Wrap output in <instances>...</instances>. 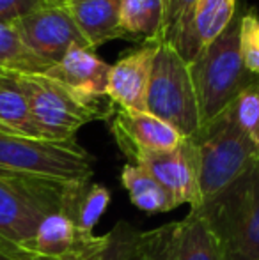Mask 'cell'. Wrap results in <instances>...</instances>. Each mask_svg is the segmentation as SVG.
I'll return each mask as SVG.
<instances>
[{"mask_svg": "<svg viewBox=\"0 0 259 260\" xmlns=\"http://www.w3.org/2000/svg\"><path fill=\"white\" fill-rule=\"evenodd\" d=\"M240 18L242 14L236 13L225 30L204 46L188 64L199 103L200 126L224 113L247 87L259 80L243 66L240 52Z\"/></svg>", "mask_w": 259, "mask_h": 260, "instance_id": "1", "label": "cell"}, {"mask_svg": "<svg viewBox=\"0 0 259 260\" xmlns=\"http://www.w3.org/2000/svg\"><path fill=\"white\" fill-rule=\"evenodd\" d=\"M225 260H259V161L199 207Z\"/></svg>", "mask_w": 259, "mask_h": 260, "instance_id": "2", "label": "cell"}, {"mask_svg": "<svg viewBox=\"0 0 259 260\" xmlns=\"http://www.w3.org/2000/svg\"><path fill=\"white\" fill-rule=\"evenodd\" d=\"M190 140L199 161L200 204L218 195L259 161L257 147L240 129L231 106L217 119L200 126Z\"/></svg>", "mask_w": 259, "mask_h": 260, "instance_id": "3", "label": "cell"}, {"mask_svg": "<svg viewBox=\"0 0 259 260\" xmlns=\"http://www.w3.org/2000/svg\"><path fill=\"white\" fill-rule=\"evenodd\" d=\"M14 75L45 140H73L85 124L110 119L116 113V106L108 98L87 100L76 96L46 75Z\"/></svg>", "mask_w": 259, "mask_h": 260, "instance_id": "4", "label": "cell"}, {"mask_svg": "<svg viewBox=\"0 0 259 260\" xmlns=\"http://www.w3.org/2000/svg\"><path fill=\"white\" fill-rule=\"evenodd\" d=\"M69 184V181L0 170V241L25 250L43 219L63 211Z\"/></svg>", "mask_w": 259, "mask_h": 260, "instance_id": "5", "label": "cell"}, {"mask_svg": "<svg viewBox=\"0 0 259 260\" xmlns=\"http://www.w3.org/2000/svg\"><path fill=\"white\" fill-rule=\"evenodd\" d=\"M0 170L59 181H89L94 157L76 142L43 140L0 129Z\"/></svg>", "mask_w": 259, "mask_h": 260, "instance_id": "6", "label": "cell"}, {"mask_svg": "<svg viewBox=\"0 0 259 260\" xmlns=\"http://www.w3.org/2000/svg\"><path fill=\"white\" fill-rule=\"evenodd\" d=\"M146 112L170 124L183 138L200 129V113L188 62L180 57L172 45L158 43L148 92Z\"/></svg>", "mask_w": 259, "mask_h": 260, "instance_id": "7", "label": "cell"}, {"mask_svg": "<svg viewBox=\"0 0 259 260\" xmlns=\"http://www.w3.org/2000/svg\"><path fill=\"white\" fill-rule=\"evenodd\" d=\"M137 253L142 260H225L217 236L199 209L180 221L138 232Z\"/></svg>", "mask_w": 259, "mask_h": 260, "instance_id": "8", "label": "cell"}, {"mask_svg": "<svg viewBox=\"0 0 259 260\" xmlns=\"http://www.w3.org/2000/svg\"><path fill=\"white\" fill-rule=\"evenodd\" d=\"M11 25L21 41L50 66L57 64L71 46L89 48L63 0H53Z\"/></svg>", "mask_w": 259, "mask_h": 260, "instance_id": "9", "label": "cell"}, {"mask_svg": "<svg viewBox=\"0 0 259 260\" xmlns=\"http://www.w3.org/2000/svg\"><path fill=\"white\" fill-rule=\"evenodd\" d=\"M130 159L131 165H137L151 174L180 206L188 204L190 209L200 206L199 161L197 149L190 138H183L178 147L169 151L138 152Z\"/></svg>", "mask_w": 259, "mask_h": 260, "instance_id": "10", "label": "cell"}, {"mask_svg": "<svg viewBox=\"0 0 259 260\" xmlns=\"http://www.w3.org/2000/svg\"><path fill=\"white\" fill-rule=\"evenodd\" d=\"M110 131L128 159L138 152L169 151L183 142V137L170 124L163 122L149 112L116 108Z\"/></svg>", "mask_w": 259, "mask_h": 260, "instance_id": "11", "label": "cell"}, {"mask_svg": "<svg viewBox=\"0 0 259 260\" xmlns=\"http://www.w3.org/2000/svg\"><path fill=\"white\" fill-rule=\"evenodd\" d=\"M158 43H146L110 68L107 98L116 108L146 112V92Z\"/></svg>", "mask_w": 259, "mask_h": 260, "instance_id": "12", "label": "cell"}, {"mask_svg": "<svg viewBox=\"0 0 259 260\" xmlns=\"http://www.w3.org/2000/svg\"><path fill=\"white\" fill-rule=\"evenodd\" d=\"M110 68L112 66L101 60L94 50L85 46H71L64 57L45 75L75 92L76 96L100 100L107 98Z\"/></svg>", "mask_w": 259, "mask_h": 260, "instance_id": "13", "label": "cell"}, {"mask_svg": "<svg viewBox=\"0 0 259 260\" xmlns=\"http://www.w3.org/2000/svg\"><path fill=\"white\" fill-rule=\"evenodd\" d=\"M91 50L114 39H126L119 25L121 0H63Z\"/></svg>", "mask_w": 259, "mask_h": 260, "instance_id": "14", "label": "cell"}, {"mask_svg": "<svg viewBox=\"0 0 259 260\" xmlns=\"http://www.w3.org/2000/svg\"><path fill=\"white\" fill-rule=\"evenodd\" d=\"M195 7L197 0H163L160 43L165 41L172 45L188 64L203 50L195 32Z\"/></svg>", "mask_w": 259, "mask_h": 260, "instance_id": "15", "label": "cell"}, {"mask_svg": "<svg viewBox=\"0 0 259 260\" xmlns=\"http://www.w3.org/2000/svg\"><path fill=\"white\" fill-rule=\"evenodd\" d=\"M110 204V191L100 182L76 181L68 188L63 206V214L68 216L78 229L93 232Z\"/></svg>", "mask_w": 259, "mask_h": 260, "instance_id": "16", "label": "cell"}, {"mask_svg": "<svg viewBox=\"0 0 259 260\" xmlns=\"http://www.w3.org/2000/svg\"><path fill=\"white\" fill-rule=\"evenodd\" d=\"M0 129L21 137L43 138L32 119L27 98L16 82V75L11 71H0Z\"/></svg>", "mask_w": 259, "mask_h": 260, "instance_id": "17", "label": "cell"}, {"mask_svg": "<svg viewBox=\"0 0 259 260\" xmlns=\"http://www.w3.org/2000/svg\"><path fill=\"white\" fill-rule=\"evenodd\" d=\"M121 182L128 191L130 200L144 212H167L180 207L172 195L153 177L151 174L137 165H125L121 170Z\"/></svg>", "mask_w": 259, "mask_h": 260, "instance_id": "18", "label": "cell"}, {"mask_svg": "<svg viewBox=\"0 0 259 260\" xmlns=\"http://www.w3.org/2000/svg\"><path fill=\"white\" fill-rule=\"evenodd\" d=\"M163 20V0H121L119 25L126 39L160 43Z\"/></svg>", "mask_w": 259, "mask_h": 260, "instance_id": "19", "label": "cell"}, {"mask_svg": "<svg viewBox=\"0 0 259 260\" xmlns=\"http://www.w3.org/2000/svg\"><path fill=\"white\" fill-rule=\"evenodd\" d=\"M52 66L38 57L18 36L13 25L0 23V69L18 75H45Z\"/></svg>", "mask_w": 259, "mask_h": 260, "instance_id": "20", "label": "cell"}, {"mask_svg": "<svg viewBox=\"0 0 259 260\" xmlns=\"http://www.w3.org/2000/svg\"><path fill=\"white\" fill-rule=\"evenodd\" d=\"M236 14V0H197L195 32L203 48L225 30Z\"/></svg>", "mask_w": 259, "mask_h": 260, "instance_id": "21", "label": "cell"}, {"mask_svg": "<svg viewBox=\"0 0 259 260\" xmlns=\"http://www.w3.org/2000/svg\"><path fill=\"white\" fill-rule=\"evenodd\" d=\"M231 110L240 129L250 138L259 151V80L236 98Z\"/></svg>", "mask_w": 259, "mask_h": 260, "instance_id": "22", "label": "cell"}, {"mask_svg": "<svg viewBox=\"0 0 259 260\" xmlns=\"http://www.w3.org/2000/svg\"><path fill=\"white\" fill-rule=\"evenodd\" d=\"M240 52L245 69L259 78V16L256 13L245 11L240 18Z\"/></svg>", "mask_w": 259, "mask_h": 260, "instance_id": "23", "label": "cell"}, {"mask_svg": "<svg viewBox=\"0 0 259 260\" xmlns=\"http://www.w3.org/2000/svg\"><path fill=\"white\" fill-rule=\"evenodd\" d=\"M108 236H110V241H108L107 250L98 260H128L135 253L138 230H135L126 221H119L108 232Z\"/></svg>", "mask_w": 259, "mask_h": 260, "instance_id": "24", "label": "cell"}, {"mask_svg": "<svg viewBox=\"0 0 259 260\" xmlns=\"http://www.w3.org/2000/svg\"><path fill=\"white\" fill-rule=\"evenodd\" d=\"M53 0H0V23H14Z\"/></svg>", "mask_w": 259, "mask_h": 260, "instance_id": "25", "label": "cell"}, {"mask_svg": "<svg viewBox=\"0 0 259 260\" xmlns=\"http://www.w3.org/2000/svg\"><path fill=\"white\" fill-rule=\"evenodd\" d=\"M0 260H46V258L32 255L28 251L21 250V248L13 246V244L0 243Z\"/></svg>", "mask_w": 259, "mask_h": 260, "instance_id": "26", "label": "cell"}, {"mask_svg": "<svg viewBox=\"0 0 259 260\" xmlns=\"http://www.w3.org/2000/svg\"><path fill=\"white\" fill-rule=\"evenodd\" d=\"M135 248H137V246H135ZM128 260H142V257H140V255L137 253V250H135V253L131 255V257H130Z\"/></svg>", "mask_w": 259, "mask_h": 260, "instance_id": "27", "label": "cell"}, {"mask_svg": "<svg viewBox=\"0 0 259 260\" xmlns=\"http://www.w3.org/2000/svg\"><path fill=\"white\" fill-rule=\"evenodd\" d=\"M0 71H2V69H0Z\"/></svg>", "mask_w": 259, "mask_h": 260, "instance_id": "28", "label": "cell"}]
</instances>
